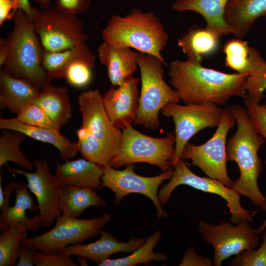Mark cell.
<instances>
[{
    "label": "cell",
    "instance_id": "obj_1",
    "mask_svg": "<svg viewBox=\"0 0 266 266\" xmlns=\"http://www.w3.org/2000/svg\"><path fill=\"white\" fill-rule=\"evenodd\" d=\"M170 83L185 104L211 103L224 107L233 97L244 98L249 73H227L187 59L170 64Z\"/></svg>",
    "mask_w": 266,
    "mask_h": 266
},
{
    "label": "cell",
    "instance_id": "obj_2",
    "mask_svg": "<svg viewBox=\"0 0 266 266\" xmlns=\"http://www.w3.org/2000/svg\"><path fill=\"white\" fill-rule=\"evenodd\" d=\"M229 107L237 129L227 143L226 157L228 162L233 161L237 164L239 170V176L234 181L232 188L261 207L266 197L258 184L263 169L262 161L258 152L266 140L256 132L245 107L237 103Z\"/></svg>",
    "mask_w": 266,
    "mask_h": 266
},
{
    "label": "cell",
    "instance_id": "obj_3",
    "mask_svg": "<svg viewBox=\"0 0 266 266\" xmlns=\"http://www.w3.org/2000/svg\"><path fill=\"white\" fill-rule=\"evenodd\" d=\"M77 102L82 119L75 142L79 152L83 158L102 166L109 164L120 148L122 131L109 120L98 90L80 93Z\"/></svg>",
    "mask_w": 266,
    "mask_h": 266
},
{
    "label": "cell",
    "instance_id": "obj_4",
    "mask_svg": "<svg viewBox=\"0 0 266 266\" xmlns=\"http://www.w3.org/2000/svg\"><path fill=\"white\" fill-rule=\"evenodd\" d=\"M104 41L116 47L133 48L154 56L167 65L161 54L169 35L155 13L133 8L125 16L112 15L102 31Z\"/></svg>",
    "mask_w": 266,
    "mask_h": 266
},
{
    "label": "cell",
    "instance_id": "obj_5",
    "mask_svg": "<svg viewBox=\"0 0 266 266\" xmlns=\"http://www.w3.org/2000/svg\"><path fill=\"white\" fill-rule=\"evenodd\" d=\"M14 27L8 38L9 53L2 69L16 78L28 79L39 89L52 79L44 68V48L34 32L32 20L22 9L13 18Z\"/></svg>",
    "mask_w": 266,
    "mask_h": 266
},
{
    "label": "cell",
    "instance_id": "obj_6",
    "mask_svg": "<svg viewBox=\"0 0 266 266\" xmlns=\"http://www.w3.org/2000/svg\"><path fill=\"white\" fill-rule=\"evenodd\" d=\"M137 66L141 83L139 104L134 124L152 130L160 126L159 113L168 103L181 100L164 79L163 62L157 57L139 53Z\"/></svg>",
    "mask_w": 266,
    "mask_h": 266
},
{
    "label": "cell",
    "instance_id": "obj_7",
    "mask_svg": "<svg viewBox=\"0 0 266 266\" xmlns=\"http://www.w3.org/2000/svg\"><path fill=\"white\" fill-rule=\"evenodd\" d=\"M120 148L109 165L118 169L123 165L145 163L158 166L163 172L171 169L175 150V134L160 138L146 135L127 125L122 130Z\"/></svg>",
    "mask_w": 266,
    "mask_h": 266
},
{
    "label": "cell",
    "instance_id": "obj_8",
    "mask_svg": "<svg viewBox=\"0 0 266 266\" xmlns=\"http://www.w3.org/2000/svg\"><path fill=\"white\" fill-rule=\"evenodd\" d=\"M44 50L60 52L84 44L89 39L77 15L64 12L55 5L37 8L32 20Z\"/></svg>",
    "mask_w": 266,
    "mask_h": 266
},
{
    "label": "cell",
    "instance_id": "obj_9",
    "mask_svg": "<svg viewBox=\"0 0 266 266\" xmlns=\"http://www.w3.org/2000/svg\"><path fill=\"white\" fill-rule=\"evenodd\" d=\"M235 124L229 106H224L221 120L212 136L201 145L188 142L181 155V159L190 160L192 165L230 188H232L234 181L229 176L227 170L226 140L229 131Z\"/></svg>",
    "mask_w": 266,
    "mask_h": 266
},
{
    "label": "cell",
    "instance_id": "obj_10",
    "mask_svg": "<svg viewBox=\"0 0 266 266\" xmlns=\"http://www.w3.org/2000/svg\"><path fill=\"white\" fill-rule=\"evenodd\" d=\"M111 220V216L107 213L88 219L61 215L51 229L40 235L26 237L22 244L44 253H57L67 246L82 243L100 235L102 229Z\"/></svg>",
    "mask_w": 266,
    "mask_h": 266
},
{
    "label": "cell",
    "instance_id": "obj_11",
    "mask_svg": "<svg viewBox=\"0 0 266 266\" xmlns=\"http://www.w3.org/2000/svg\"><path fill=\"white\" fill-rule=\"evenodd\" d=\"M223 111L224 107L211 103L183 105L171 103L163 107L162 114L171 117L175 124V150L171 163L172 168L181 160L182 153L189 140L204 128L217 127Z\"/></svg>",
    "mask_w": 266,
    "mask_h": 266
},
{
    "label": "cell",
    "instance_id": "obj_12",
    "mask_svg": "<svg viewBox=\"0 0 266 266\" xmlns=\"http://www.w3.org/2000/svg\"><path fill=\"white\" fill-rule=\"evenodd\" d=\"M170 180L163 186L158 193L162 206L168 201L170 195L179 185H186L205 193L217 195L227 202L230 213V222L237 224L243 220L253 222V215L241 205V196L233 188L226 186L221 181L210 177H201L192 172L186 163L180 160L174 168Z\"/></svg>",
    "mask_w": 266,
    "mask_h": 266
},
{
    "label": "cell",
    "instance_id": "obj_13",
    "mask_svg": "<svg viewBox=\"0 0 266 266\" xmlns=\"http://www.w3.org/2000/svg\"><path fill=\"white\" fill-rule=\"evenodd\" d=\"M249 222L243 220L233 225L225 221L217 225L199 222L200 232L204 241L214 250L213 266H221L223 260L258 246L259 234L257 229L250 227Z\"/></svg>",
    "mask_w": 266,
    "mask_h": 266
},
{
    "label": "cell",
    "instance_id": "obj_14",
    "mask_svg": "<svg viewBox=\"0 0 266 266\" xmlns=\"http://www.w3.org/2000/svg\"><path fill=\"white\" fill-rule=\"evenodd\" d=\"M134 164L126 165L123 170H118L109 164L103 166L102 184L115 194L113 203L118 204L126 196L133 193L140 194L149 198L154 203L157 211V220L166 218L167 212L161 205L158 196L159 187L166 180L171 178L173 170L163 172L155 176L146 177L134 172Z\"/></svg>",
    "mask_w": 266,
    "mask_h": 266
},
{
    "label": "cell",
    "instance_id": "obj_15",
    "mask_svg": "<svg viewBox=\"0 0 266 266\" xmlns=\"http://www.w3.org/2000/svg\"><path fill=\"white\" fill-rule=\"evenodd\" d=\"M33 164L35 169L33 172L8 167L11 173L23 175L27 178L29 189L37 200L42 227L49 229L62 215L58 205L60 186L46 160H36Z\"/></svg>",
    "mask_w": 266,
    "mask_h": 266
},
{
    "label": "cell",
    "instance_id": "obj_16",
    "mask_svg": "<svg viewBox=\"0 0 266 266\" xmlns=\"http://www.w3.org/2000/svg\"><path fill=\"white\" fill-rule=\"evenodd\" d=\"M140 79L133 77L120 86H112L103 96L105 112L117 129L123 130L134 122L139 104L138 84Z\"/></svg>",
    "mask_w": 266,
    "mask_h": 266
},
{
    "label": "cell",
    "instance_id": "obj_17",
    "mask_svg": "<svg viewBox=\"0 0 266 266\" xmlns=\"http://www.w3.org/2000/svg\"><path fill=\"white\" fill-rule=\"evenodd\" d=\"M97 241L67 246L57 253L66 256H81L95 262L99 266L116 253H133L146 241L145 238H133L127 242H120L110 233L101 231Z\"/></svg>",
    "mask_w": 266,
    "mask_h": 266
},
{
    "label": "cell",
    "instance_id": "obj_18",
    "mask_svg": "<svg viewBox=\"0 0 266 266\" xmlns=\"http://www.w3.org/2000/svg\"><path fill=\"white\" fill-rule=\"evenodd\" d=\"M103 166L84 158L56 162L55 175L60 186L89 188L101 190Z\"/></svg>",
    "mask_w": 266,
    "mask_h": 266
},
{
    "label": "cell",
    "instance_id": "obj_19",
    "mask_svg": "<svg viewBox=\"0 0 266 266\" xmlns=\"http://www.w3.org/2000/svg\"><path fill=\"white\" fill-rule=\"evenodd\" d=\"M97 51L100 62L106 66L108 77L113 86H120L133 77L139 53L130 48L116 47L105 41L98 47Z\"/></svg>",
    "mask_w": 266,
    "mask_h": 266
},
{
    "label": "cell",
    "instance_id": "obj_20",
    "mask_svg": "<svg viewBox=\"0 0 266 266\" xmlns=\"http://www.w3.org/2000/svg\"><path fill=\"white\" fill-rule=\"evenodd\" d=\"M40 90L28 79L14 77L3 70L0 72V108H6L17 115L33 103Z\"/></svg>",
    "mask_w": 266,
    "mask_h": 266
},
{
    "label": "cell",
    "instance_id": "obj_21",
    "mask_svg": "<svg viewBox=\"0 0 266 266\" xmlns=\"http://www.w3.org/2000/svg\"><path fill=\"white\" fill-rule=\"evenodd\" d=\"M27 185L17 181L15 192V202L9 206L0 216V231L7 227L25 226L28 231H37L42 227V219L40 215L34 214L32 218L26 215L27 210L30 212L39 211L38 206L33 200L29 192Z\"/></svg>",
    "mask_w": 266,
    "mask_h": 266
},
{
    "label": "cell",
    "instance_id": "obj_22",
    "mask_svg": "<svg viewBox=\"0 0 266 266\" xmlns=\"http://www.w3.org/2000/svg\"><path fill=\"white\" fill-rule=\"evenodd\" d=\"M0 129L19 131L34 139L51 144L59 150L61 159L65 161L79 153L75 142L61 134L59 131L25 124L18 121L16 117L0 118Z\"/></svg>",
    "mask_w": 266,
    "mask_h": 266
},
{
    "label": "cell",
    "instance_id": "obj_23",
    "mask_svg": "<svg viewBox=\"0 0 266 266\" xmlns=\"http://www.w3.org/2000/svg\"><path fill=\"white\" fill-rule=\"evenodd\" d=\"M266 17V0H229L224 19L237 38H242L255 21Z\"/></svg>",
    "mask_w": 266,
    "mask_h": 266
},
{
    "label": "cell",
    "instance_id": "obj_24",
    "mask_svg": "<svg viewBox=\"0 0 266 266\" xmlns=\"http://www.w3.org/2000/svg\"><path fill=\"white\" fill-rule=\"evenodd\" d=\"M229 0H176L172 5L178 12L192 11L201 15L206 22L205 29L219 38L233 34L224 19L226 6Z\"/></svg>",
    "mask_w": 266,
    "mask_h": 266
},
{
    "label": "cell",
    "instance_id": "obj_25",
    "mask_svg": "<svg viewBox=\"0 0 266 266\" xmlns=\"http://www.w3.org/2000/svg\"><path fill=\"white\" fill-rule=\"evenodd\" d=\"M33 103L44 110L59 132L72 116V108L66 87L49 84L40 89Z\"/></svg>",
    "mask_w": 266,
    "mask_h": 266
},
{
    "label": "cell",
    "instance_id": "obj_26",
    "mask_svg": "<svg viewBox=\"0 0 266 266\" xmlns=\"http://www.w3.org/2000/svg\"><path fill=\"white\" fill-rule=\"evenodd\" d=\"M58 205L62 215L78 218L88 207H104L106 203L92 189L63 186L60 188Z\"/></svg>",
    "mask_w": 266,
    "mask_h": 266
},
{
    "label": "cell",
    "instance_id": "obj_27",
    "mask_svg": "<svg viewBox=\"0 0 266 266\" xmlns=\"http://www.w3.org/2000/svg\"><path fill=\"white\" fill-rule=\"evenodd\" d=\"M96 57L85 43L69 49L53 52L44 49L42 65L53 79L64 78L67 68L76 62L95 66Z\"/></svg>",
    "mask_w": 266,
    "mask_h": 266
},
{
    "label": "cell",
    "instance_id": "obj_28",
    "mask_svg": "<svg viewBox=\"0 0 266 266\" xmlns=\"http://www.w3.org/2000/svg\"><path fill=\"white\" fill-rule=\"evenodd\" d=\"M219 37L205 29L192 27L177 40V45L187 59L202 63L203 58L214 53L219 45Z\"/></svg>",
    "mask_w": 266,
    "mask_h": 266
},
{
    "label": "cell",
    "instance_id": "obj_29",
    "mask_svg": "<svg viewBox=\"0 0 266 266\" xmlns=\"http://www.w3.org/2000/svg\"><path fill=\"white\" fill-rule=\"evenodd\" d=\"M162 237L161 231L157 230L149 236L145 242L132 254L124 258L107 259L99 266H134L137 264H147L152 261L164 262L168 259L165 254L155 252L154 249Z\"/></svg>",
    "mask_w": 266,
    "mask_h": 266
},
{
    "label": "cell",
    "instance_id": "obj_30",
    "mask_svg": "<svg viewBox=\"0 0 266 266\" xmlns=\"http://www.w3.org/2000/svg\"><path fill=\"white\" fill-rule=\"evenodd\" d=\"M0 136V168L8 162H13L28 170L34 168L33 163L29 160L20 148V144L27 136L19 131L1 130Z\"/></svg>",
    "mask_w": 266,
    "mask_h": 266
},
{
    "label": "cell",
    "instance_id": "obj_31",
    "mask_svg": "<svg viewBox=\"0 0 266 266\" xmlns=\"http://www.w3.org/2000/svg\"><path fill=\"white\" fill-rule=\"evenodd\" d=\"M25 226L7 227L0 231V266H17L22 241L27 237Z\"/></svg>",
    "mask_w": 266,
    "mask_h": 266
},
{
    "label": "cell",
    "instance_id": "obj_32",
    "mask_svg": "<svg viewBox=\"0 0 266 266\" xmlns=\"http://www.w3.org/2000/svg\"><path fill=\"white\" fill-rule=\"evenodd\" d=\"M250 69L246 80V95L253 100L260 102L265 96L266 90V60L259 51L250 47L249 52Z\"/></svg>",
    "mask_w": 266,
    "mask_h": 266
},
{
    "label": "cell",
    "instance_id": "obj_33",
    "mask_svg": "<svg viewBox=\"0 0 266 266\" xmlns=\"http://www.w3.org/2000/svg\"><path fill=\"white\" fill-rule=\"evenodd\" d=\"M248 43L242 38L227 41L223 47L226 66L240 73H249L250 69Z\"/></svg>",
    "mask_w": 266,
    "mask_h": 266
},
{
    "label": "cell",
    "instance_id": "obj_34",
    "mask_svg": "<svg viewBox=\"0 0 266 266\" xmlns=\"http://www.w3.org/2000/svg\"><path fill=\"white\" fill-rule=\"evenodd\" d=\"M263 242L258 249L244 250L231 260L232 266H266V229L263 232Z\"/></svg>",
    "mask_w": 266,
    "mask_h": 266
},
{
    "label": "cell",
    "instance_id": "obj_35",
    "mask_svg": "<svg viewBox=\"0 0 266 266\" xmlns=\"http://www.w3.org/2000/svg\"><path fill=\"white\" fill-rule=\"evenodd\" d=\"M16 118L19 122L29 125L58 130L54 123L44 110L33 103L25 107L17 115Z\"/></svg>",
    "mask_w": 266,
    "mask_h": 266
},
{
    "label": "cell",
    "instance_id": "obj_36",
    "mask_svg": "<svg viewBox=\"0 0 266 266\" xmlns=\"http://www.w3.org/2000/svg\"><path fill=\"white\" fill-rule=\"evenodd\" d=\"M93 67L85 62H74L67 68L64 78L69 84L73 87H84L91 81Z\"/></svg>",
    "mask_w": 266,
    "mask_h": 266
},
{
    "label": "cell",
    "instance_id": "obj_37",
    "mask_svg": "<svg viewBox=\"0 0 266 266\" xmlns=\"http://www.w3.org/2000/svg\"><path fill=\"white\" fill-rule=\"evenodd\" d=\"M243 98L245 107L253 126L258 133L266 140V101L265 104H260L246 95Z\"/></svg>",
    "mask_w": 266,
    "mask_h": 266
},
{
    "label": "cell",
    "instance_id": "obj_38",
    "mask_svg": "<svg viewBox=\"0 0 266 266\" xmlns=\"http://www.w3.org/2000/svg\"><path fill=\"white\" fill-rule=\"evenodd\" d=\"M34 265L36 266H77L71 256L58 253H44L36 252L33 256Z\"/></svg>",
    "mask_w": 266,
    "mask_h": 266
},
{
    "label": "cell",
    "instance_id": "obj_39",
    "mask_svg": "<svg viewBox=\"0 0 266 266\" xmlns=\"http://www.w3.org/2000/svg\"><path fill=\"white\" fill-rule=\"evenodd\" d=\"M91 2V0H56L55 5L64 12L78 15L86 12Z\"/></svg>",
    "mask_w": 266,
    "mask_h": 266
},
{
    "label": "cell",
    "instance_id": "obj_40",
    "mask_svg": "<svg viewBox=\"0 0 266 266\" xmlns=\"http://www.w3.org/2000/svg\"><path fill=\"white\" fill-rule=\"evenodd\" d=\"M180 266H212V261L198 254L192 247L187 248L179 265Z\"/></svg>",
    "mask_w": 266,
    "mask_h": 266
},
{
    "label": "cell",
    "instance_id": "obj_41",
    "mask_svg": "<svg viewBox=\"0 0 266 266\" xmlns=\"http://www.w3.org/2000/svg\"><path fill=\"white\" fill-rule=\"evenodd\" d=\"M19 9V0H0V26L3 25L5 21L13 19Z\"/></svg>",
    "mask_w": 266,
    "mask_h": 266
},
{
    "label": "cell",
    "instance_id": "obj_42",
    "mask_svg": "<svg viewBox=\"0 0 266 266\" xmlns=\"http://www.w3.org/2000/svg\"><path fill=\"white\" fill-rule=\"evenodd\" d=\"M2 177H0V209L1 213H4L9 206V200L12 192L15 190L17 181H12L2 188L1 182Z\"/></svg>",
    "mask_w": 266,
    "mask_h": 266
},
{
    "label": "cell",
    "instance_id": "obj_43",
    "mask_svg": "<svg viewBox=\"0 0 266 266\" xmlns=\"http://www.w3.org/2000/svg\"><path fill=\"white\" fill-rule=\"evenodd\" d=\"M36 250L24 244H21L19 254L17 266H33V256Z\"/></svg>",
    "mask_w": 266,
    "mask_h": 266
},
{
    "label": "cell",
    "instance_id": "obj_44",
    "mask_svg": "<svg viewBox=\"0 0 266 266\" xmlns=\"http://www.w3.org/2000/svg\"><path fill=\"white\" fill-rule=\"evenodd\" d=\"M9 53L8 39L0 38V66H4L6 63Z\"/></svg>",
    "mask_w": 266,
    "mask_h": 266
},
{
    "label": "cell",
    "instance_id": "obj_45",
    "mask_svg": "<svg viewBox=\"0 0 266 266\" xmlns=\"http://www.w3.org/2000/svg\"><path fill=\"white\" fill-rule=\"evenodd\" d=\"M20 3V9L23 10L32 20L36 13L38 8L32 7L29 1V0H19Z\"/></svg>",
    "mask_w": 266,
    "mask_h": 266
},
{
    "label": "cell",
    "instance_id": "obj_46",
    "mask_svg": "<svg viewBox=\"0 0 266 266\" xmlns=\"http://www.w3.org/2000/svg\"><path fill=\"white\" fill-rule=\"evenodd\" d=\"M41 8L45 9L50 7L51 0H34Z\"/></svg>",
    "mask_w": 266,
    "mask_h": 266
},
{
    "label": "cell",
    "instance_id": "obj_47",
    "mask_svg": "<svg viewBox=\"0 0 266 266\" xmlns=\"http://www.w3.org/2000/svg\"><path fill=\"white\" fill-rule=\"evenodd\" d=\"M261 208L264 210V211H266V200L264 204V205L261 207ZM266 229V218L265 219V220L263 222L261 226L257 229V231L258 232V233L260 234V233H262Z\"/></svg>",
    "mask_w": 266,
    "mask_h": 266
},
{
    "label": "cell",
    "instance_id": "obj_48",
    "mask_svg": "<svg viewBox=\"0 0 266 266\" xmlns=\"http://www.w3.org/2000/svg\"><path fill=\"white\" fill-rule=\"evenodd\" d=\"M87 259H88L83 256H77V261L79 264L82 266H88Z\"/></svg>",
    "mask_w": 266,
    "mask_h": 266
}]
</instances>
